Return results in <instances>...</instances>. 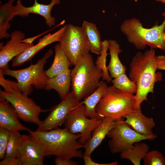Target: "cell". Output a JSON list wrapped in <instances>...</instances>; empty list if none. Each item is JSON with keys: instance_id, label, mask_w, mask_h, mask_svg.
Instances as JSON below:
<instances>
[{"instance_id": "20", "label": "cell", "mask_w": 165, "mask_h": 165, "mask_svg": "<svg viewBox=\"0 0 165 165\" xmlns=\"http://www.w3.org/2000/svg\"><path fill=\"white\" fill-rule=\"evenodd\" d=\"M108 41L110 59L107 68L111 78H114L125 73L126 68L121 63L119 58V54L122 52L119 44L115 40Z\"/></svg>"}, {"instance_id": "16", "label": "cell", "mask_w": 165, "mask_h": 165, "mask_svg": "<svg viewBox=\"0 0 165 165\" xmlns=\"http://www.w3.org/2000/svg\"><path fill=\"white\" fill-rule=\"evenodd\" d=\"M125 122L138 133L143 135L154 134L152 131L155 123L153 118L146 116L142 113L141 106L126 115Z\"/></svg>"}, {"instance_id": "19", "label": "cell", "mask_w": 165, "mask_h": 165, "mask_svg": "<svg viewBox=\"0 0 165 165\" xmlns=\"http://www.w3.org/2000/svg\"><path fill=\"white\" fill-rule=\"evenodd\" d=\"M71 86V70L69 68L56 75L49 78L45 90H55L63 99L69 94Z\"/></svg>"}, {"instance_id": "22", "label": "cell", "mask_w": 165, "mask_h": 165, "mask_svg": "<svg viewBox=\"0 0 165 165\" xmlns=\"http://www.w3.org/2000/svg\"><path fill=\"white\" fill-rule=\"evenodd\" d=\"M15 0H9L7 2L0 7V39L10 38V35L7 32L12 21L16 16L15 6L13 4Z\"/></svg>"}, {"instance_id": "24", "label": "cell", "mask_w": 165, "mask_h": 165, "mask_svg": "<svg viewBox=\"0 0 165 165\" xmlns=\"http://www.w3.org/2000/svg\"><path fill=\"white\" fill-rule=\"evenodd\" d=\"M87 35L90 45V51L100 55L101 51L102 41L100 32L94 24L84 21L82 26Z\"/></svg>"}, {"instance_id": "11", "label": "cell", "mask_w": 165, "mask_h": 165, "mask_svg": "<svg viewBox=\"0 0 165 165\" xmlns=\"http://www.w3.org/2000/svg\"><path fill=\"white\" fill-rule=\"evenodd\" d=\"M82 102L76 98L72 91H70L60 103L51 109L50 112L42 121L36 130L46 131L57 128L64 124L70 111Z\"/></svg>"}, {"instance_id": "2", "label": "cell", "mask_w": 165, "mask_h": 165, "mask_svg": "<svg viewBox=\"0 0 165 165\" xmlns=\"http://www.w3.org/2000/svg\"><path fill=\"white\" fill-rule=\"evenodd\" d=\"M28 131L43 147L46 156L70 159L82 157L83 154L79 149L83 148V145L79 142L80 134H73L64 128H58L46 131L30 129Z\"/></svg>"}, {"instance_id": "1", "label": "cell", "mask_w": 165, "mask_h": 165, "mask_svg": "<svg viewBox=\"0 0 165 165\" xmlns=\"http://www.w3.org/2000/svg\"><path fill=\"white\" fill-rule=\"evenodd\" d=\"M157 70L154 49L150 48L144 53L139 51L133 58L129 78L137 86L134 109L139 107L144 101L147 100L148 94L154 92L156 82L162 80V73L156 72Z\"/></svg>"}, {"instance_id": "8", "label": "cell", "mask_w": 165, "mask_h": 165, "mask_svg": "<svg viewBox=\"0 0 165 165\" xmlns=\"http://www.w3.org/2000/svg\"><path fill=\"white\" fill-rule=\"evenodd\" d=\"M65 26L59 42L71 66H74L79 60L89 53V43L86 33L82 26L71 24Z\"/></svg>"}, {"instance_id": "6", "label": "cell", "mask_w": 165, "mask_h": 165, "mask_svg": "<svg viewBox=\"0 0 165 165\" xmlns=\"http://www.w3.org/2000/svg\"><path fill=\"white\" fill-rule=\"evenodd\" d=\"M53 53V50L49 49L35 64L25 68L13 70L9 68L8 65L0 69V71L4 75L10 76L16 79L23 93L28 96L32 92L33 86L37 89H45L49 77L44 68L47 60Z\"/></svg>"}, {"instance_id": "17", "label": "cell", "mask_w": 165, "mask_h": 165, "mask_svg": "<svg viewBox=\"0 0 165 165\" xmlns=\"http://www.w3.org/2000/svg\"><path fill=\"white\" fill-rule=\"evenodd\" d=\"M15 109L7 101L0 99V127L10 131L25 130L29 129L19 121Z\"/></svg>"}, {"instance_id": "34", "label": "cell", "mask_w": 165, "mask_h": 165, "mask_svg": "<svg viewBox=\"0 0 165 165\" xmlns=\"http://www.w3.org/2000/svg\"><path fill=\"white\" fill-rule=\"evenodd\" d=\"M156 66L157 70H165V55L156 56Z\"/></svg>"}, {"instance_id": "37", "label": "cell", "mask_w": 165, "mask_h": 165, "mask_svg": "<svg viewBox=\"0 0 165 165\" xmlns=\"http://www.w3.org/2000/svg\"><path fill=\"white\" fill-rule=\"evenodd\" d=\"M134 0L135 2H137L138 1V0Z\"/></svg>"}, {"instance_id": "31", "label": "cell", "mask_w": 165, "mask_h": 165, "mask_svg": "<svg viewBox=\"0 0 165 165\" xmlns=\"http://www.w3.org/2000/svg\"><path fill=\"white\" fill-rule=\"evenodd\" d=\"M91 156H88L83 154L82 158L84 164L85 165H117L118 164L117 161L108 163H99L94 161L91 158Z\"/></svg>"}, {"instance_id": "36", "label": "cell", "mask_w": 165, "mask_h": 165, "mask_svg": "<svg viewBox=\"0 0 165 165\" xmlns=\"http://www.w3.org/2000/svg\"><path fill=\"white\" fill-rule=\"evenodd\" d=\"M163 39V40L165 43V27H164V29Z\"/></svg>"}, {"instance_id": "27", "label": "cell", "mask_w": 165, "mask_h": 165, "mask_svg": "<svg viewBox=\"0 0 165 165\" xmlns=\"http://www.w3.org/2000/svg\"><path fill=\"white\" fill-rule=\"evenodd\" d=\"M112 83L117 88L127 93L134 94L137 90V86L136 83L131 81L123 73L114 78Z\"/></svg>"}, {"instance_id": "23", "label": "cell", "mask_w": 165, "mask_h": 165, "mask_svg": "<svg viewBox=\"0 0 165 165\" xmlns=\"http://www.w3.org/2000/svg\"><path fill=\"white\" fill-rule=\"evenodd\" d=\"M53 62L45 72L49 78L53 77L69 68L71 66L59 43L55 45Z\"/></svg>"}, {"instance_id": "3", "label": "cell", "mask_w": 165, "mask_h": 165, "mask_svg": "<svg viewBox=\"0 0 165 165\" xmlns=\"http://www.w3.org/2000/svg\"><path fill=\"white\" fill-rule=\"evenodd\" d=\"M0 72V84L4 90L0 89V99L8 102L14 108L18 117L27 122L38 126L41 123L40 113L48 111L42 109L31 98L24 94L17 82L6 79Z\"/></svg>"}, {"instance_id": "4", "label": "cell", "mask_w": 165, "mask_h": 165, "mask_svg": "<svg viewBox=\"0 0 165 165\" xmlns=\"http://www.w3.org/2000/svg\"><path fill=\"white\" fill-rule=\"evenodd\" d=\"M162 15L164 17L162 23L158 25L156 23L150 28L144 27L140 21L135 18L126 19L120 26V30L128 42L138 49H144L148 46L151 48L165 51L163 39L165 11Z\"/></svg>"}, {"instance_id": "33", "label": "cell", "mask_w": 165, "mask_h": 165, "mask_svg": "<svg viewBox=\"0 0 165 165\" xmlns=\"http://www.w3.org/2000/svg\"><path fill=\"white\" fill-rule=\"evenodd\" d=\"M55 163L57 165H76L77 163L75 161L71 159L62 158L56 157L54 161Z\"/></svg>"}, {"instance_id": "5", "label": "cell", "mask_w": 165, "mask_h": 165, "mask_svg": "<svg viewBox=\"0 0 165 165\" xmlns=\"http://www.w3.org/2000/svg\"><path fill=\"white\" fill-rule=\"evenodd\" d=\"M74 66L71 70L72 91L80 101L97 88L103 72L96 67L89 53L79 60Z\"/></svg>"}, {"instance_id": "21", "label": "cell", "mask_w": 165, "mask_h": 165, "mask_svg": "<svg viewBox=\"0 0 165 165\" xmlns=\"http://www.w3.org/2000/svg\"><path fill=\"white\" fill-rule=\"evenodd\" d=\"M108 87L105 82L104 81H101L96 90L91 94L83 99L82 102L85 106V113L87 117L90 119L99 117L96 111V108L105 94Z\"/></svg>"}, {"instance_id": "13", "label": "cell", "mask_w": 165, "mask_h": 165, "mask_svg": "<svg viewBox=\"0 0 165 165\" xmlns=\"http://www.w3.org/2000/svg\"><path fill=\"white\" fill-rule=\"evenodd\" d=\"M46 156L42 146L30 135H22L17 157L22 165H42Z\"/></svg>"}, {"instance_id": "28", "label": "cell", "mask_w": 165, "mask_h": 165, "mask_svg": "<svg viewBox=\"0 0 165 165\" xmlns=\"http://www.w3.org/2000/svg\"><path fill=\"white\" fill-rule=\"evenodd\" d=\"M22 140V135L20 134L19 131H10L5 157H17Z\"/></svg>"}, {"instance_id": "29", "label": "cell", "mask_w": 165, "mask_h": 165, "mask_svg": "<svg viewBox=\"0 0 165 165\" xmlns=\"http://www.w3.org/2000/svg\"><path fill=\"white\" fill-rule=\"evenodd\" d=\"M143 160L144 165H165V157L156 150L148 151Z\"/></svg>"}, {"instance_id": "26", "label": "cell", "mask_w": 165, "mask_h": 165, "mask_svg": "<svg viewBox=\"0 0 165 165\" xmlns=\"http://www.w3.org/2000/svg\"><path fill=\"white\" fill-rule=\"evenodd\" d=\"M108 47V40L102 41V47L100 54L98 56L95 62L96 67L103 72L102 81H105L107 82H112V79L109 73L106 64V58L108 55L107 53Z\"/></svg>"}, {"instance_id": "7", "label": "cell", "mask_w": 165, "mask_h": 165, "mask_svg": "<svg viewBox=\"0 0 165 165\" xmlns=\"http://www.w3.org/2000/svg\"><path fill=\"white\" fill-rule=\"evenodd\" d=\"M134 95L124 92L114 85L108 86L96 109L99 117L114 120L125 118L134 109Z\"/></svg>"}, {"instance_id": "9", "label": "cell", "mask_w": 165, "mask_h": 165, "mask_svg": "<svg viewBox=\"0 0 165 165\" xmlns=\"http://www.w3.org/2000/svg\"><path fill=\"white\" fill-rule=\"evenodd\" d=\"M124 118L115 120L114 127L107 135L110 139L108 146L112 153H120L131 148L136 142L156 138L155 134L146 136L138 133L125 122Z\"/></svg>"}, {"instance_id": "14", "label": "cell", "mask_w": 165, "mask_h": 165, "mask_svg": "<svg viewBox=\"0 0 165 165\" xmlns=\"http://www.w3.org/2000/svg\"><path fill=\"white\" fill-rule=\"evenodd\" d=\"M61 2V0H51L49 4L45 5L34 0L32 6L26 7L23 5L21 0H17L15 6L16 15L24 17L28 16L30 13L39 15L44 18L46 24L50 28L55 25L56 20L55 18L51 15V10L55 5L59 4Z\"/></svg>"}, {"instance_id": "15", "label": "cell", "mask_w": 165, "mask_h": 165, "mask_svg": "<svg viewBox=\"0 0 165 165\" xmlns=\"http://www.w3.org/2000/svg\"><path fill=\"white\" fill-rule=\"evenodd\" d=\"M65 27V25L53 34L46 35L40 38L36 44L33 45L13 58L12 66L16 67L20 66L31 60L42 49L52 43L57 42H59L63 35Z\"/></svg>"}, {"instance_id": "18", "label": "cell", "mask_w": 165, "mask_h": 165, "mask_svg": "<svg viewBox=\"0 0 165 165\" xmlns=\"http://www.w3.org/2000/svg\"><path fill=\"white\" fill-rule=\"evenodd\" d=\"M115 120L105 117L92 132L89 140L83 145L85 151L84 154L91 155L94 150L101 143L110 130L114 127Z\"/></svg>"}, {"instance_id": "35", "label": "cell", "mask_w": 165, "mask_h": 165, "mask_svg": "<svg viewBox=\"0 0 165 165\" xmlns=\"http://www.w3.org/2000/svg\"><path fill=\"white\" fill-rule=\"evenodd\" d=\"M155 1L165 4V0H155Z\"/></svg>"}, {"instance_id": "30", "label": "cell", "mask_w": 165, "mask_h": 165, "mask_svg": "<svg viewBox=\"0 0 165 165\" xmlns=\"http://www.w3.org/2000/svg\"><path fill=\"white\" fill-rule=\"evenodd\" d=\"M11 131L0 127V159L5 156L6 149Z\"/></svg>"}, {"instance_id": "12", "label": "cell", "mask_w": 165, "mask_h": 165, "mask_svg": "<svg viewBox=\"0 0 165 165\" xmlns=\"http://www.w3.org/2000/svg\"><path fill=\"white\" fill-rule=\"evenodd\" d=\"M10 35V39L5 45L0 43V69L8 66L11 60L34 45L22 41L25 35L20 31H15Z\"/></svg>"}, {"instance_id": "32", "label": "cell", "mask_w": 165, "mask_h": 165, "mask_svg": "<svg viewBox=\"0 0 165 165\" xmlns=\"http://www.w3.org/2000/svg\"><path fill=\"white\" fill-rule=\"evenodd\" d=\"M0 165H22V163L17 157H8L2 160Z\"/></svg>"}, {"instance_id": "25", "label": "cell", "mask_w": 165, "mask_h": 165, "mask_svg": "<svg viewBox=\"0 0 165 165\" xmlns=\"http://www.w3.org/2000/svg\"><path fill=\"white\" fill-rule=\"evenodd\" d=\"M149 148V146L145 143L136 142L131 148L120 153V156L121 159L129 160L134 165H140L141 160L148 152Z\"/></svg>"}, {"instance_id": "10", "label": "cell", "mask_w": 165, "mask_h": 165, "mask_svg": "<svg viewBox=\"0 0 165 165\" xmlns=\"http://www.w3.org/2000/svg\"><path fill=\"white\" fill-rule=\"evenodd\" d=\"M85 106L82 101L69 113L64 124V128L73 134H80L79 142L83 145L90 139L92 132L101 122L99 117L90 119L85 115Z\"/></svg>"}]
</instances>
